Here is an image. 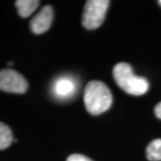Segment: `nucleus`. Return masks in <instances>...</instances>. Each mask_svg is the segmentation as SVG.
Listing matches in <instances>:
<instances>
[{"label": "nucleus", "instance_id": "obj_1", "mask_svg": "<svg viewBox=\"0 0 161 161\" xmlns=\"http://www.w3.org/2000/svg\"><path fill=\"white\" fill-rule=\"evenodd\" d=\"M83 100L87 111L94 115L109 109L113 98L108 86L99 80H91L85 87Z\"/></svg>", "mask_w": 161, "mask_h": 161}, {"label": "nucleus", "instance_id": "obj_2", "mask_svg": "<svg viewBox=\"0 0 161 161\" xmlns=\"http://www.w3.org/2000/svg\"><path fill=\"white\" fill-rule=\"evenodd\" d=\"M115 82L121 89L130 95L142 96L149 90V82L144 77L135 75L130 64L119 63L113 69Z\"/></svg>", "mask_w": 161, "mask_h": 161}, {"label": "nucleus", "instance_id": "obj_3", "mask_svg": "<svg viewBox=\"0 0 161 161\" xmlns=\"http://www.w3.org/2000/svg\"><path fill=\"white\" fill-rule=\"evenodd\" d=\"M109 4L108 0L87 1L82 14V25L88 30L98 28L103 23Z\"/></svg>", "mask_w": 161, "mask_h": 161}, {"label": "nucleus", "instance_id": "obj_4", "mask_svg": "<svg viewBox=\"0 0 161 161\" xmlns=\"http://www.w3.org/2000/svg\"><path fill=\"white\" fill-rule=\"evenodd\" d=\"M28 89V82L21 74L12 69L0 71V91L22 94Z\"/></svg>", "mask_w": 161, "mask_h": 161}, {"label": "nucleus", "instance_id": "obj_5", "mask_svg": "<svg viewBox=\"0 0 161 161\" xmlns=\"http://www.w3.org/2000/svg\"><path fill=\"white\" fill-rule=\"evenodd\" d=\"M78 89V83L75 79L69 75L58 77L53 82L52 93L60 100H67L75 95Z\"/></svg>", "mask_w": 161, "mask_h": 161}, {"label": "nucleus", "instance_id": "obj_6", "mask_svg": "<svg viewBox=\"0 0 161 161\" xmlns=\"http://www.w3.org/2000/svg\"><path fill=\"white\" fill-rule=\"evenodd\" d=\"M53 21V9L50 6H45L30 23V28L35 34L46 32L51 26Z\"/></svg>", "mask_w": 161, "mask_h": 161}, {"label": "nucleus", "instance_id": "obj_7", "mask_svg": "<svg viewBox=\"0 0 161 161\" xmlns=\"http://www.w3.org/2000/svg\"><path fill=\"white\" fill-rule=\"evenodd\" d=\"M39 5L40 1L36 0H18L15 2L18 14L23 18H27L31 15L36 11Z\"/></svg>", "mask_w": 161, "mask_h": 161}, {"label": "nucleus", "instance_id": "obj_8", "mask_svg": "<svg viewBox=\"0 0 161 161\" xmlns=\"http://www.w3.org/2000/svg\"><path fill=\"white\" fill-rule=\"evenodd\" d=\"M146 156L150 161H161V139H155L148 145Z\"/></svg>", "mask_w": 161, "mask_h": 161}, {"label": "nucleus", "instance_id": "obj_9", "mask_svg": "<svg viewBox=\"0 0 161 161\" xmlns=\"http://www.w3.org/2000/svg\"><path fill=\"white\" fill-rule=\"evenodd\" d=\"M14 141L13 132L6 125L0 122V150L8 148Z\"/></svg>", "mask_w": 161, "mask_h": 161}, {"label": "nucleus", "instance_id": "obj_10", "mask_svg": "<svg viewBox=\"0 0 161 161\" xmlns=\"http://www.w3.org/2000/svg\"><path fill=\"white\" fill-rule=\"evenodd\" d=\"M66 161H92L89 158H87L85 156L81 155V154H73L69 156L67 158Z\"/></svg>", "mask_w": 161, "mask_h": 161}, {"label": "nucleus", "instance_id": "obj_11", "mask_svg": "<svg viewBox=\"0 0 161 161\" xmlns=\"http://www.w3.org/2000/svg\"><path fill=\"white\" fill-rule=\"evenodd\" d=\"M154 112H155L156 116L158 118L161 119V102H159V103L156 106L155 108H154Z\"/></svg>", "mask_w": 161, "mask_h": 161}, {"label": "nucleus", "instance_id": "obj_12", "mask_svg": "<svg viewBox=\"0 0 161 161\" xmlns=\"http://www.w3.org/2000/svg\"><path fill=\"white\" fill-rule=\"evenodd\" d=\"M158 3H159V5H161V0L160 1H158Z\"/></svg>", "mask_w": 161, "mask_h": 161}]
</instances>
